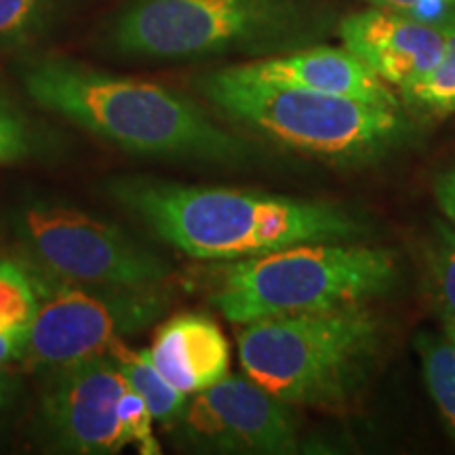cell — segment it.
Here are the masks:
<instances>
[{"label":"cell","mask_w":455,"mask_h":455,"mask_svg":"<svg viewBox=\"0 0 455 455\" xmlns=\"http://www.w3.org/2000/svg\"><path fill=\"white\" fill-rule=\"evenodd\" d=\"M110 195L178 251L236 261L301 243L350 241L365 232L338 204L266 192L114 180Z\"/></svg>","instance_id":"1"},{"label":"cell","mask_w":455,"mask_h":455,"mask_svg":"<svg viewBox=\"0 0 455 455\" xmlns=\"http://www.w3.org/2000/svg\"><path fill=\"white\" fill-rule=\"evenodd\" d=\"M164 308L167 299L155 287L57 284L38 304L21 361L28 369H55L104 355L116 339L152 325Z\"/></svg>","instance_id":"8"},{"label":"cell","mask_w":455,"mask_h":455,"mask_svg":"<svg viewBox=\"0 0 455 455\" xmlns=\"http://www.w3.org/2000/svg\"><path fill=\"white\" fill-rule=\"evenodd\" d=\"M403 104L430 118L455 114V20L445 26V51L428 76L401 91Z\"/></svg>","instance_id":"16"},{"label":"cell","mask_w":455,"mask_h":455,"mask_svg":"<svg viewBox=\"0 0 455 455\" xmlns=\"http://www.w3.org/2000/svg\"><path fill=\"white\" fill-rule=\"evenodd\" d=\"M55 13L57 0H0V51L36 41Z\"/></svg>","instance_id":"18"},{"label":"cell","mask_w":455,"mask_h":455,"mask_svg":"<svg viewBox=\"0 0 455 455\" xmlns=\"http://www.w3.org/2000/svg\"><path fill=\"white\" fill-rule=\"evenodd\" d=\"M435 195L443 215L447 218V224L455 230V164L439 175L435 184Z\"/></svg>","instance_id":"21"},{"label":"cell","mask_w":455,"mask_h":455,"mask_svg":"<svg viewBox=\"0 0 455 455\" xmlns=\"http://www.w3.org/2000/svg\"><path fill=\"white\" fill-rule=\"evenodd\" d=\"M382 331L365 306L261 318L238 335V356L247 378L278 401L333 409L365 382Z\"/></svg>","instance_id":"3"},{"label":"cell","mask_w":455,"mask_h":455,"mask_svg":"<svg viewBox=\"0 0 455 455\" xmlns=\"http://www.w3.org/2000/svg\"><path fill=\"white\" fill-rule=\"evenodd\" d=\"M236 68L266 83L293 84L321 93L346 95L371 104L401 108L395 89L346 47H312Z\"/></svg>","instance_id":"12"},{"label":"cell","mask_w":455,"mask_h":455,"mask_svg":"<svg viewBox=\"0 0 455 455\" xmlns=\"http://www.w3.org/2000/svg\"><path fill=\"white\" fill-rule=\"evenodd\" d=\"M338 32L350 53L398 91L428 76L445 51V28L388 9L344 17Z\"/></svg>","instance_id":"11"},{"label":"cell","mask_w":455,"mask_h":455,"mask_svg":"<svg viewBox=\"0 0 455 455\" xmlns=\"http://www.w3.org/2000/svg\"><path fill=\"white\" fill-rule=\"evenodd\" d=\"M36 133L26 114L0 95V164L20 163L36 150Z\"/></svg>","instance_id":"20"},{"label":"cell","mask_w":455,"mask_h":455,"mask_svg":"<svg viewBox=\"0 0 455 455\" xmlns=\"http://www.w3.org/2000/svg\"><path fill=\"white\" fill-rule=\"evenodd\" d=\"M201 91L232 121L335 164L373 161L407 133L401 108L266 83L236 66L203 76Z\"/></svg>","instance_id":"4"},{"label":"cell","mask_w":455,"mask_h":455,"mask_svg":"<svg viewBox=\"0 0 455 455\" xmlns=\"http://www.w3.org/2000/svg\"><path fill=\"white\" fill-rule=\"evenodd\" d=\"M21 83L44 110L135 155L215 164H238L251 156L247 141L163 84L66 60L32 61L21 70Z\"/></svg>","instance_id":"2"},{"label":"cell","mask_w":455,"mask_h":455,"mask_svg":"<svg viewBox=\"0 0 455 455\" xmlns=\"http://www.w3.org/2000/svg\"><path fill=\"white\" fill-rule=\"evenodd\" d=\"M163 378L192 396L221 382L230 371V346L213 318L204 315L171 316L156 329L150 348Z\"/></svg>","instance_id":"13"},{"label":"cell","mask_w":455,"mask_h":455,"mask_svg":"<svg viewBox=\"0 0 455 455\" xmlns=\"http://www.w3.org/2000/svg\"><path fill=\"white\" fill-rule=\"evenodd\" d=\"M108 355L121 367L129 388L144 398L156 422L163 426H175L180 422L190 396L163 378V373L152 363L150 350H133L124 344V339H116L108 348Z\"/></svg>","instance_id":"14"},{"label":"cell","mask_w":455,"mask_h":455,"mask_svg":"<svg viewBox=\"0 0 455 455\" xmlns=\"http://www.w3.org/2000/svg\"><path fill=\"white\" fill-rule=\"evenodd\" d=\"M398 278L388 249L346 241L301 243L236 259L224 272L215 306L236 325L261 318L365 306Z\"/></svg>","instance_id":"5"},{"label":"cell","mask_w":455,"mask_h":455,"mask_svg":"<svg viewBox=\"0 0 455 455\" xmlns=\"http://www.w3.org/2000/svg\"><path fill=\"white\" fill-rule=\"evenodd\" d=\"M430 278L443 327L455 339V230L445 221L435 224L432 232Z\"/></svg>","instance_id":"19"},{"label":"cell","mask_w":455,"mask_h":455,"mask_svg":"<svg viewBox=\"0 0 455 455\" xmlns=\"http://www.w3.org/2000/svg\"><path fill=\"white\" fill-rule=\"evenodd\" d=\"M308 30L293 0H131L114 17L108 44L141 60H195L293 47Z\"/></svg>","instance_id":"6"},{"label":"cell","mask_w":455,"mask_h":455,"mask_svg":"<svg viewBox=\"0 0 455 455\" xmlns=\"http://www.w3.org/2000/svg\"><path fill=\"white\" fill-rule=\"evenodd\" d=\"M51 371L41 418L49 441L60 451L110 455L131 445L123 418L129 384L108 352Z\"/></svg>","instance_id":"9"},{"label":"cell","mask_w":455,"mask_h":455,"mask_svg":"<svg viewBox=\"0 0 455 455\" xmlns=\"http://www.w3.org/2000/svg\"><path fill=\"white\" fill-rule=\"evenodd\" d=\"M369 3L378 9H388V11H396V13L411 15L422 0H369Z\"/></svg>","instance_id":"23"},{"label":"cell","mask_w":455,"mask_h":455,"mask_svg":"<svg viewBox=\"0 0 455 455\" xmlns=\"http://www.w3.org/2000/svg\"><path fill=\"white\" fill-rule=\"evenodd\" d=\"M13 232L38 268L60 283L152 289L171 272L118 226L68 204L24 203L15 212Z\"/></svg>","instance_id":"7"},{"label":"cell","mask_w":455,"mask_h":455,"mask_svg":"<svg viewBox=\"0 0 455 455\" xmlns=\"http://www.w3.org/2000/svg\"><path fill=\"white\" fill-rule=\"evenodd\" d=\"M38 304L30 276L13 261H0V335L28 338Z\"/></svg>","instance_id":"17"},{"label":"cell","mask_w":455,"mask_h":455,"mask_svg":"<svg viewBox=\"0 0 455 455\" xmlns=\"http://www.w3.org/2000/svg\"><path fill=\"white\" fill-rule=\"evenodd\" d=\"M415 348L422 356L432 401L455 439V339L443 333H419Z\"/></svg>","instance_id":"15"},{"label":"cell","mask_w":455,"mask_h":455,"mask_svg":"<svg viewBox=\"0 0 455 455\" xmlns=\"http://www.w3.org/2000/svg\"><path fill=\"white\" fill-rule=\"evenodd\" d=\"M175 426L188 445L207 453L284 455L299 447L287 403L243 375H226L188 398Z\"/></svg>","instance_id":"10"},{"label":"cell","mask_w":455,"mask_h":455,"mask_svg":"<svg viewBox=\"0 0 455 455\" xmlns=\"http://www.w3.org/2000/svg\"><path fill=\"white\" fill-rule=\"evenodd\" d=\"M11 395V386H9V378L0 371V411H3L4 405H7Z\"/></svg>","instance_id":"24"},{"label":"cell","mask_w":455,"mask_h":455,"mask_svg":"<svg viewBox=\"0 0 455 455\" xmlns=\"http://www.w3.org/2000/svg\"><path fill=\"white\" fill-rule=\"evenodd\" d=\"M28 338H17V335H0V367L7 365L9 361L24 356Z\"/></svg>","instance_id":"22"}]
</instances>
